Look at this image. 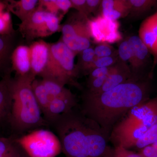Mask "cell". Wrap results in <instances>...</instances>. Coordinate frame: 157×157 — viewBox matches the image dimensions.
<instances>
[{"label": "cell", "mask_w": 157, "mask_h": 157, "mask_svg": "<svg viewBox=\"0 0 157 157\" xmlns=\"http://www.w3.org/2000/svg\"><path fill=\"white\" fill-rule=\"evenodd\" d=\"M51 43L44 40L34 41L29 45L31 73L35 77L39 76L47 64L50 52Z\"/></svg>", "instance_id": "cell-13"}, {"label": "cell", "mask_w": 157, "mask_h": 157, "mask_svg": "<svg viewBox=\"0 0 157 157\" xmlns=\"http://www.w3.org/2000/svg\"><path fill=\"white\" fill-rule=\"evenodd\" d=\"M151 157H157V153H156L155 154L153 155L152 156H151Z\"/></svg>", "instance_id": "cell-39"}, {"label": "cell", "mask_w": 157, "mask_h": 157, "mask_svg": "<svg viewBox=\"0 0 157 157\" xmlns=\"http://www.w3.org/2000/svg\"><path fill=\"white\" fill-rule=\"evenodd\" d=\"M138 36L146 45L153 56L152 64L150 74L157 65V9L154 14L142 21L138 31Z\"/></svg>", "instance_id": "cell-10"}, {"label": "cell", "mask_w": 157, "mask_h": 157, "mask_svg": "<svg viewBox=\"0 0 157 157\" xmlns=\"http://www.w3.org/2000/svg\"><path fill=\"white\" fill-rule=\"evenodd\" d=\"M11 71L14 72L15 76H23L32 74L29 46L18 44L15 47L11 54Z\"/></svg>", "instance_id": "cell-17"}, {"label": "cell", "mask_w": 157, "mask_h": 157, "mask_svg": "<svg viewBox=\"0 0 157 157\" xmlns=\"http://www.w3.org/2000/svg\"><path fill=\"white\" fill-rule=\"evenodd\" d=\"M114 65L108 67L97 68V69H94L91 71L88 74L89 76L88 80H92L95 78H101V77L108 76L113 70Z\"/></svg>", "instance_id": "cell-31"}, {"label": "cell", "mask_w": 157, "mask_h": 157, "mask_svg": "<svg viewBox=\"0 0 157 157\" xmlns=\"http://www.w3.org/2000/svg\"><path fill=\"white\" fill-rule=\"evenodd\" d=\"M142 149V151L140 155L143 157H151L157 153L152 145H148Z\"/></svg>", "instance_id": "cell-36"}, {"label": "cell", "mask_w": 157, "mask_h": 157, "mask_svg": "<svg viewBox=\"0 0 157 157\" xmlns=\"http://www.w3.org/2000/svg\"><path fill=\"white\" fill-rule=\"evenodd\" d=\"M130 10L128 17L138 18L148 14L157 7V0H128Z\"/></svg>", "instance_id": "cell-23"}, {"label": "cell", "mask_w": 157, "mask_h": 157, "mask_svg": "<svg viewBox=\"0 0 157 157\" xmlns=\"http://www.w3.org/2000/svg\"><path fill=\"white\" fill-rule=\"evenodd\" d=\"M24 151L17 144V146L11 151L0 157H21Z\"/></svg>", "instance_id": "cell-35"}, {"label": "cell", "mask_w": 157, "mask_h": 157, "mask_svg": "<svg viewBox=\"0 0 157 157\" xmlns=\"http://www.w3.org/2000/svg\"><path fill=\"white\" fill-rule=\"evenodd\" d=\"M131 45L133 53L130 67L133 77L140 78V74L149 66L151 54L148 48L139 36H132L127 38Z\"/></svg>", "instance_id": "cell-11"}, {"label": "cell", "mask_w": 157, "mask_h": 157, "mask_svg": "<svg viewBox=\"0 0 157 157\" xmlns=\"http://www.w3.org/2000/svg\"><path fill=\"white\" fill-rule=\"evenodd\" d=\"M78 56V61L76 64V68L80 73L86 74L89 68L96 58L94 47L91 46L89 48L80 52Z\"/></svg>", "instance_id": "cell-25"}, {"label": "cell", "mask_w": 157, "mask_h": 157, "mask_svg": "<svg viewBox=\"0 0 157 157\" xmlns=\"http://www.w3.org/2000/svg\"><path fill=\"white\" fill-rule=\"evenodd\" d=\"M89 23L91 39L98 44L107 42L111 44L122 40L118 21L111 20L99 15L89 18Z\"/></svg>", "instance_id": "cell-8"}, {"label": "cell", "mask_w": 157, "mask_h": 157, "mask_svg": "<svg viewBox=\"0 0 157 157\" xmlns=\"http://www.w3.org/2000/svg\"><path fill=\"white\" fill-rule=\"evenodd\" d=\"M89 17L78 11L68 14L61 25V40L76 55L91 46Z\"/></svg>", "instance_id": "cell-6"}, {"label": "cell", "mask_w": 157, "mask_h": 157, "mask_svg": "<svg viewBox=\"0 0 157 157\" xmlns=\"http://www.w3.org/2000/svg\"><path fill=\"white\" fill-rule=\"evenodd\" d=\"M150 104L140 105L129 110L126 118L122 121L123 124H142L150 128L157 124V114Z\"/></svg>", "instance_id": "cell-15"}, {"label": "cell", "mask_w": 157, "mask_h": 157, "mask_svg": "<svg viewBox=\"0 0 157 157\" xmlns=\"http://www.w3.org/2000/svg\"><path fill=\"white\" fill-rule=\"evenodd\" d=\"M133 77L130 66L120 59L115 65L109 73L104 85L97 94L105 92L114 88Z\"/></svg>", "instance_id": "cell-18"}, {"label": "cell", "mask_w": 157, "mask_h": 157, "mask_svg": "<svg viewBox=\"0 0 157 157\" xmlns=\"http://www.w3.org/2000/svg\"><path fill=\"white\" fill-rule=\"evenodd\" d=\"M36 77L32 74L14 76L12 79V104L9 121L14 130L22 133L48 124L35 97L32 83Z\"/></svg>", "instance_id": "cell-3"}, {"label": "cell", "mask_w": 157, "mask_h": 157, "mask_svg": "<svg viewBox=\"0 0 157 157\" xmlns=\"http://www.w3.org/2000/svg\"><path fill=\"white\" fill-rule=\"evenodd\" d=\"M113 157H143L140 154L130 151L121 146H116L113 152Z\"/></svg>", "instance_id": "cell-32"}, {"label": "cell", "mask_w": 157, "mask_h": 157, "mask_svg": "<svg viewBox=\"0 0 157 157\" xmlns=\"http://www.w3.org/2000/svg\"><path fill=\"white\" fill-rule=\"evenodd\" d=\"M30 157H55L62 150L57 135L46 129H38L14 139Z\"/></svg>", "instance_id": "cell-7"}, {"label": "cell", "mask_w": 157, "mask_h": 157, "mask_svg": "<svg viewBox=\"0 0 157 157\" xmlns=\"http://www.w3.org/2000/svg\"><path fill=\"white\" fill-rule=\"evenodd\" d=\"M102 2V0H86V9L88 15L95 14L99 10Z\"/></svg>", "instance_id": "cell-34"}, {"label": "cell", "mask_w": 157, "mask_h": 157, "mask_svg": "<svg viewBox=\"0 0 157 157\" xmlns=\"http://www.w3.org/2000/svg\"><path fill=\"white\" fill-rule=\"evenodd\" d=\"M76 105V98L68 89L64 94L50 102L42 113L43 118L49 124L59 116L72 110Z\"/></svg>", "instance_id": "cell-14"}, {"label": "cell", "mask_w": 157, "mask_h": 157, "mask_svg": "<svg viewBox=\"0 0 157 157\" xmlns=\"http://www.w3.org/2000/svg\"><path fill=\"white\" fill-rule=\"evenodd\" d=\"M119 60L118 55L104 57H96L94 61L89 68L86 74H88L91 71L95 69L112 67L117 63Z\"/></svg>", "instance_id": "cell-28"}, {"label": "cell", "mask_w": 157, "mask_h": 157, "mask_svg": "<svg viewBox=\"0 0 157 157\" xmlns=\"http://www.w3.org/2000/svg\"><path fill=\"white\" fill-rule=\"evenodd\" d=\"M96 57L113 56L118 55L117 50L109 43L103 42L97 44L94 47Z\"/></svg>", "instance_id": "cell-29"}, {"label": "cell", "mask_w": 157, "mask_h": 157, "mask_svg": "<svg viewBox=\"0 0 157 157\" xmlns=\"http://www.w3.org/2000/svg\"><path fill=\"white\" fill-rule=\"evenodd\" d=\"M11 74L0 79V124L8 120L11 114L12 104Z\"/></svg>", "instance_id": "cell-20"}, {"label": "cell", "mask_w": 157, "mask_h": 157, "mask_svg": "<svg viewBox=\"0 0 157 157\" xmlns=\"http://www.w3.org/2000/svg\"><path fill=\"white\" fill-rule=\"evenodd\" d=\"M17 144L15 140L0 137V156L6 154L14 149Z\"/></svg>", "instance_id": "cell-30"}, {"label": "cell", "mask_w": 157, "mask_h": 157, "mask_svg": "<svg viewBox=\"0 0 157 157\" xmlns=\"http://www.w3.org/2000/svg\"><path fill=\"white\" fill-rule=\"evenodd\" d=\"M17 31L13 27L11 13L5 0H0V35H12Z\"/></svg>", "instance_id": "cell-24"}, {"label": "cell", "mask_w": 157, "mask_h": 157, "mask_svg": "<svg viewBox=\"0 0 157 157\" xmlns=\"http://www.w3.org/2000/svg\"><path fill=\"white\" fill-rule=\"evenodd\" d=\"M38 7L62 19L73 8L70 0H39Z\"/></svg>", "instance_id": "cell-22"}, {"label": "cell", "mask_w": 157, "mask_h": 157, "mask_svg": "<svg viewBox=\"0 0 157 157\" xmlns=\"http://www.w3.org/2000/svg\"><path fill=\"white\" fill-rule=\"evenodd\" d=\"M73 9L89 17L86 9V0H70Z\"/></svg>", "instance_id": "cell-33"}, {"label": "cell", "mask_w": 157, "mask_h": 157, "mask_svg": "<svg viewBox=\"0 0 157 157\" xmlns=\"http://www.w3.org/2000/svg\"><path fill=\"white\" fill-rule=\"evenodd\" d=\"M18 31L10 35H0V78L11 74V56L18 43Z\"/></svg>", "instance_id": "cell-16"}, {"label": "cell", "mask_w": 157, "mask_h": 157, "mask_svg": "<svg viewBox=\"0 0 157 157\" xmlns=\"http://www.w3.org/2000/svg\"><path fill=\"white\" fill-rule=\"evenodd\" d=\"M151 145L155 149V150L157 152V142H155V143Z\"/></svg>", "instance_id": "cell-37"}, {"label": "cell", "mask_w": 157, "mask_h": 157, "mask_svg": "<svg viewBox=\"0 0 157 157\" xmlns=\"http://www.w3.org/2000/svg\"><path fill=\"white\" fill-rule=\"evenodd\" d=\"M21 157H30L24 151L23 153V154L22 155V156H21Z\"/></svg>", "instance_id": "cell-38"}, {"label": "cell", "mask_w": 157, "mask_h": 157, "mask_svg": "<svg viewBox=\"0 0 157 157\" xmlns=\"http://www.w3.org/2000/svg\"><path fill=\"white\" fill-rule=\"evenodd\" d=\"M149 128L142 124H123L119 123L113 132V140L117 146L128 149L135 146L138 140L144 135Z\"/></svg>", "instance_id": "cell-12"}, {"label": "cell", "mask_w": 157, "mask_h": 157, "mask_svg": "<svg viewBox=\"0 0 157 157\" xmlns=\"http://www.w3.org/2000/svg\"><path fill=\"white\" fill-rule=\"evenodd\" d=\"M76 56L61 39L51 43L48 61L39 76L54 80L65 86L70 85L80 87L77 81L79 73L75 64Z\"/></svg>", "instance_id": "cell-4"}, {"label": "cell", "mask_w": 157, "mask_h": 157, "mask_svg": "<svg viewBox=\"0 0 157 157\" xmlns=\"http://www.w3.org/2000/svg\"><path fill=\"white\" fill-rule=\"evenodd\" d=\"M157 142V124L151 127L137 141L135 146L142 149Z\"/></svg>", "instance_id": "cell-26"}, {"label": "cell", "mask_w": 157, "mask_h": 157, "mask_svg": "<svg viewBox=\"0 0 157 157\" xmlns=\"http://www.w3.org/2000/svg\"><path fill=\"white\" fill-rule=\"evenodd\" d=\"M101 14L107 19L118 21L128 16L130 6L128 0H102Z\"/></svg>", "instance_id": "cell-19"}, {"label": "cell", "mask_w": 157, "mask_h": 157, "mask_svg": "<svg viewBox=\"0 0 157 157\" xmlns=\"http://www.w3.org/2000/svg\"><path fill=\"white\" fill-rule=\"evenodd\" d=\"M96 124L72 109L49 124L56 132L66 157H100L106 151L107 142Z\"/></svg>", "instance_id": "cell-2"}, {"label": "cell", "mask_w": 157, "mask_h": 157, "mask_svg": "<svg viewBox=\"0 0 157 157\" xmlns=\"http://www.w3.org/2000/svg\"><path fill=\"white\" fill-rule=\"evenodd\" d=\"M117 50L120 59L122 61L131 64L133 53L132 47L127 38L121 41Z\"/></svg>", "instance_id": "cell-27"}, {"label": "cell", "mask_w": 157, "mask_h": 157, "mask_svg": "<svg viewBox=\"0 0 157 157\" xmlns=\"http://www.w3.org/2000/svg\"><path fill=\"white\" fill-rule=\"evenodd\" d=\"M32 87L42 113L52 101L68 90L65 86L47 78H36L32 83Z\"/></svg>", "instance_id": "cell-9"}, {"label": "cell", "mask_w": 157, "mask_h": 157, "mask_svg": "<svg viewBox=\"0 0 157 157\" xmlns=\"http://www.w3.org/2000/svg\"><path fill=\"white\" fill-rule=\"evenodd\" d=\"M139 79L132 77L105 92L86 93L83 96V114L104 130H108L121 116L143 101L146 86Z\"/></svg>", "instance_id": "cell-1"}, {"label": "cell", "mask_w": 157, "mask_h": 157, "mask_svg": "<svg viewBox=\"0 0 157 157\" xmlns=\"http://www.w3.org/2000/svg\"><path fill=\"white\" fill-rule=\"evenodd\" d=\"M11 13L24 21L38 7L39 0H5Z\"/></svg>", "instance_id": "cell-21"}, {"label": "cell", "mask_w": 157, "mask_h": 157, "mask_svg": "<svg viewBox=\"0 0 157 157\" xmlns=\"http://www.w3.org/2000/svg\"><path fill=\"white\" fill-rule=\"evenodd\" d=\"M62 18L38 7L29 17L18 25L23 39L31 43L34 40L50 36L60 31Z\"/></svg>", "instance_id": "cell-5"}]
</instances>
